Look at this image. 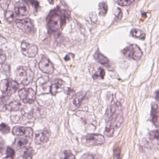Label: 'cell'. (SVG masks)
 <instances>
[{
  "label": "cell",
  "instance_id": "obj_18",
  "mask_svg": "<svg viewBox=\"0 0 159 159\" xmlns=\"http://www.w3.org/2000/svg\"><path fill=\"white\" fill-rule=\"evenodd\" d=\"M30 143L29 138L25 137H18L16 138L15 141V145L17 148H22L26 146Z\"/></svg>",
  "mask_w": 159,
  "mask_h": 159
},
{
  "label": "cell",
  "instance_id": "obj_8",
  "mask_svg": "<svg viewBox=\"0 0 159 159\" xmlns=\"http://www.w3.org/2000/svg\"><path fill=\"white\" fill-rule=\"evenodd\" d=\"M62 18L58 14H54L50 17L48 22V28L50 32L57 31L63 23Z\"/></svg>",
  "mask_w": 159,
  "mask_h": 159
},
{
  "label": "cell",
  "instance_id": "obj_16",
  "mask_svg": "<svg viewBox=\"0 0 159 159\" xmlns=\"http://www.w3.org/2000/svg\"><path fill=\"white\" fill-rule=\"evenodd\" d=\"M94 58L96 60L98 61L100 64L107 67V69L110 68V63H109V61L108 59L105 57L102 54H101L99 51H97L95 52L94 54Z\"/></svg>",
  "mask_w": 159,
  "mask_h": 159
},
{
  "label": "cell",
  "instance_id": "obj_23",
  "mask_svg": "<svg viewBox=\"0 0 159 159\" xmlns=\"http://www.w3.org/2000/svg\"><path fill=\"white\" fill-rule=\"evenodd\" d=\"M105 75V72L102 68H100L97 72L95 73L93 75V79H103Z\"/></svg>",
  "mask_w": 159,
  "mask_h": 159
},
{
  "label": "cell",
  "instance_id": "obj_29",
  "mask_svg": "<svg viewBox=\"0 0 159 159\" xmlns=\"http://www.w3.org/2000/svg\"><path fill=\"white\" fill-rule=\"evenodd\" d=\"M10 129L8 125L5 123L0 124V131L4 134L10 132Z\"/></svg>",
  "mask_w": 159,
  "mask_h": 159
},
{
  "label": "cell",
  "instance_id": "obj_6",
  "mask_svg": "<svg viewBox=\"0 0 159 159\" xmlns=\"http://www.w3.org/2000/svg\"><path fill=\"white\" fill-rule=\"evenodd\" d=\"M51 85L49 82V80L47 76L40 77L36 82V90L38 94L48 93L50 92Z\"/></svg>",
  "mask_w": 159,
  "mask_h": 159
},
{
  "label": "cell",
  "instance_id": "obj_9",
  "mask_svg": "<svg viewBox=\"0 0 159 159\" xmlns=\"http://www.w3.org/2000/svg\"><path fill=\"white\" fill-rule=\"evenodd\" d=\"M21 50L22 54L28 57H34L38 53V48L35 45L27 42L22 43Z\"/></svg>",
  "mask_w": 159,
  "mask_h": 159
},
{
  "label": "cell",
  "instance_id": "obj_5",
  "mask_svg": "<svg viewBox=\"0 0 159 159\" xmlns=\"http://www.w3.org/2000/svg\"><path fill=\"white\" fill-rule=\"evenodd\" d=\"M17 27L27 34H33L35 33V28L33 21L30 18L17 19L15 21Z\"/></svg>",
  "mask_w": 159,
  "mask_h": 159
},
{
  "label": "cell",
  "instance_id": "obj_28",
  "mask_svg": "<svg viewBox=\"0 0 159 159\" xmlns=\"http://www.w3.org/2000/svg\"><path fill=\"white\" fill-rule=\"evenodd\" d=\"M14 14L13 11L7 10L5 14V19L8 22H12L14 20Z\"/></svg>",
  "mask_w": 159,
  "mask_h": 159
},
{
  "label": "cell",
  "instance_id": "obj_12",
  "mask_svg": "<svg viewBox=\"0 0 159 159\" xmlns=\"http://www.w3.org/2000/svg\"><path fill=\"white\" fill-rule=\"evenodd\" d=\"M39 67L43 72L47 74H52L54 72V66L47 58L43 57L42 58L39 63Z\"/></svg>",
  "mask_w": 159,
  "mask_h": 159
},
{
  "label": "cell",
  "instance_id": "obj_36",
  "mask_svg": "<svg viewBox=\"0 0 159 159\" xmlns=\"http://www.w3.org/2000/svg\"><path fill=\"white\" fill-rule=\"evenodd\" d=\"M2 159H14L12 157H6L3 158Z\"/></svg>",
  "mask_w": 159,
  "mask_h": 159
},
{
  "label": "cell",
  "instance_id": "obj_14",
  "mask_svg": "<svg viewBox=\"0 0 159 159\" xmlns=\"http://www.w3.org/2000/svg\"><path fill=\"white\" fill-rule=\"evenodd\" d=\"M85 96H86V93L83 92H81L76 94L72 98L69 104V107L70 110L74 111L78 108Z\"/></svg>",
  "mask_w": 159,
  "mask_h": 159
},
{
  "label": "cell",
  "instance_id": "obj_26",
  "mask_svg": "<svg viewBox=\"0 0 159 159\" xmlns=\"http://www.w3.org/2000/svg\"><path fill=\"white\" fill-rule=\"evenodd\" d=\"M11 0H0V6L4 11H7Z\"/></svg>",
  "mask_w": 159,
  "mask_h": 159
},
{
  "label": "cell",
  "instance_id": "obj_4",
  "mask_svg": "<svg viewBox=\"0 0 159 159\" xmlns=\"http://www.w3.org/2000/svg\"><path fill=\"white\" fill-rule=\"evenodd\" d=\"M123 55L135 61L140 60L143 56V53L140 48L135 44L130 45L122 51Z\"/></svg>",
  "mask_w": 159,
  "mask_h": 159
},
{
  "label": "cell",
  "instance_id": "obj_3",
  "mask_svg": "<svg viewBox=\"0 0 159 159\" xmlns=\"http://www.w3.org/2000/svg\"><path fill=\"white\" fill-rule=\"evenodd\" d=\"M19 88L18 83L12 80H3L0 84V89L7 95H11L16 92Z\"/></svg>",
  "mask_w": 159,
  "mask_h": 159
},
{
  "label": "cell",
  "instance_id": "obj_35",
  "mask_svg": "<svg viewBox=\"0 0 159 159\" xmlns=\"http://www.w3.org/2000/svg\"><path fill=\"white\" fill-rule=\"evenodd\" d=\"M156 99L157 101L159 102V90L156 92Z\"/></svg>",
  "mask_w": 159,
  "mask_h": 159
},
{
  "label": "cell",
  "instance_id": "obj_21",
  "mask_svg": "<svg viewBox=\"0 0 159 159\" xmlns=\"http://www.w3.org/2000/svg\"><path fill=\"white\" fill-rule=\"evenodd\" d=\"M7 108L12 112L20 111L21 109V105L18 102H13L7 105Z\"/></svg>",
  "mask_w": 159,
  "mask_h": 159
},
{
  "label": "cell",
  "instance_id": "obj_31",
  "mask_svg": "<svg viewBox=\"0 0 159 159\" xmlns=\"http://www.w3.org/2000/svg\"><path fill=\"white\" fill-rule=\"evenodd\" d=\"M6 155L7 157H13L15 155V151H14L13 148L9 147H8L7 148Z\"/></svg>",
  "mask_w": 159,
  "mask_h": 159
},
{
  "label": "cell",
  "instance_id": "obj_37",
  "mask_svg": "<svg viewBox=\"0 0 159 159\" xmlns=\"http://www.w3.org/2000/svg\"><path fill=\"white\" fill-rule=\"evenodd\" d=\"M54 0H48V2H49L50 3L52 4L53 3V2H54Z\"/></svg>",
  "mask_w": 159,
  "mask_h": 159
},
{
  "label": "cell",
  "instance_id": "obj_30",
  "mask_svg": "<svg viewBox=\"0 0 159 159\" xmlns=\"http://www.w3.org/2000/svg\"><path fill=\"white\" fill-rule=\"evenodd\" d=\"M113 159H121V149L120 148H114Z\"/></svg>",
  "mask_w": 159,
  "mask_h": 159
},
{
  "label": "cell",
  "instance_id": "obj_34",
  "mask_svg": "<svg viewBox=\"0 0 159 159\" xmlns=\"http://www.w3.org/2000/svg\"><path fill=\"white\" fill-rule=\"evenodd\" d=\"M150 136L152 139H159V130H155L151 132Z\"/></svg>",
  "mask_w": 159,
  "mask_h": 159
},
{
  "label": "cell",
  "instance_id": "obj_1",
  "mask_svg": "<svg viewBox=\"0 0 159 159\" xmlns=\"http://www.w3.org/2000/svg\"><path fill=\"white\" fill-rule=\"evenodd\" d=\"M34 74L30 68L27 66H19L16 71L15 81L18 84L28 85L32 80Z\"/></svg>",
  "mask_w": 159,
  "mask_h": 159
},
{
  "label": "cell",
  "instance_id": "obj_10",
  "mask_svg": "<svg viewBox=\"0 0 159 159\" xmlns=\"http://www.w3.org/2000/svg\"><path fill=\"white\" fill-rule=\"evenodd\" d=\"M50 136V132L47 129L37 131L35 133L34 142L37 145L46 143L49 141Z\"/></svg>",
  "mask_w": 159,
  "mask_h": 159
},
{
  "label": "cell",
  "instance_id": "obj_32",
  "mask_svg": "<svg viewBox=\"0 0 159 159\" xmlns=\"http://www.w3.org/2000/svg\"><path fill=\"white\" fill-rule=\"evenodd\" d=\"M6 59V55L2 49H0V64L4 63Z\"/></svg>",
  "mask_w": 159,
  "mask_h": 159
},
{
  "label": "cell",
  "instance_id": "obj_15",
  "mask_svg": "<svg viewBox=\"0 0 159 159\" xmlns=\"http://www.w3.org/2000/svg\"><path fill=\"white\" fill-rule=\"evenodd\" d=\"M151 114L153 123L159 128V108L157 104L154 102L152 104Z\"/></svg>",
  "mask_w": 159,
  "mask_h": 159
},
{
  "label": "cell",
  "instance_id": "obj_13",
  "mask_svg": "<svg viewBox=\"0 0 159 159\" xmlns=\"http://www.w3.org/2000/svg\"><path fill=\"white\" fill-rule=\"evenodd\" d=\"M30 9L28 3L25 2H19L15 6V12L17 16H24L28 15Z\"/></svg>",
  "mask_w": 159,
  "mask_h": 159
},
{
  "label": "cell",
  "instance_id": "obj_2",
  "mask_svg": "<svg viewBox=\"0 0 159 159\" xmlns=\"http://www.w3.org/2000/svg\"><path fill=\"white\" fill-rule=\"evenodd\" d=\"M82 143L83 145L88 147L101 145L105 143V139L102 134H91L83 137Z\"/></svg>",
  "mask_w": 159,
  "mask_h": 159
},
{
  "label": "cell",
  "instance_id": "obj_25",
  "mask_svg": "<svg viewBox=\"0 0 159 159\" xmlns=\"http://www.w3.org/2000/svg\"><path fill=\"white\" fill-rule=\"evenodd\" d=\"M115 129V128H113L112 126L107 124L106 127L104 132V134L106 136L108 137H112L113 134H114Z\"/></svg>",
  "mask_w": 159,
  "mask_h": 159
},
{
  "label": "cell",
  "instance_id": "obj_27",
  "mask_svg": "<svg viewBox=\"0 0 159 159\" xmlns=\"http://www.w3.org/2000/svg\"><path fill=\"white\" fill-rule=\"evenodd\" d=\"M117 3L120 6H128L134 2V0H117Z\"/></svg>",
  "mask_w": 159,
  "mask_h": 159
},
{
  "label": "cell",
  "instance_id": "obj_22",
  "mask_svg": "<svg viewBox=\"0 0 159 159\" xmlns=\"http://www.w3.org/2000/svg\"><path fill=\"white\" fill-rule=\"evenodd\" d=\"M99 15L101 16H105L108 10V6L106 2H102L99 4Z\"/></svg>",
  "mask_w": 159,
  "mask_h": 159
},
{
  "label": "cell",
  "instance_id": "obj_11",
  "mask_svg": "<svg viewBox=\"0 0 159 159\" xmlns=\"http://www.w3.org/2000/svg\"><path fill=\"white\" fill-rule=\"evenodd\" d=\"M13 134L17 136H25L29 139H32L33 136V130L30 128L16 126L12 130Z\"/></svg>",
  "mask_w": 159,
  "mask_h": 159
},
{
  "label": "cell",
  "instance_id": "obj_19",
  "mask_svg": "<svg viewBox=\"0 0 159 159\" xmlns=\"http://www.w3.org/2000/svg\"><path fill=\"white\" fill-rule=\"evenodd\" d=\"M131 35L134 38H137L140 40H144L145 39L146 34L143 31L139 29H133L131 31Z\"/></svg>",
  "mask_w": 159,
  "mask_h": 159
},
{
  "label": "cell",
  "instance_id": "obj_20",
  "mask_svg": "<svg viewBox=\"0 0 159 159\" xmlns=\"http://www.w3.org/2000/svg\"><path fill=\"white\" fill-rule=\"evenodd\" d=\"M34 155V151L32 148H26L24 151L21 157L19 159H32Z\"/></svg>",
  "mask_w": 159,
  "mask_h": 159
},
{
  "label": "cell",
  "instance_id": "obj_7",
  "mask_svg": "<svg viewBox=\"0 0 159 159\" xmlns=\"http://www.w3.org/2000/svg\"><path fill=\"white\" fill-rule=\"evenodd\" d=\"M20 98L25 103L31 104L36 98V94L34 90L31 89H22L19 91Z\"/></svg>",
  "mask_w": 159,
  "mask_h": 159
},
{
  "label": "cell",
  "instance_id": "obj_33",
  "mask_svg": "<svg viewBox=\"0 0 159 159\" xmlns=\"http://www.w3.org/2000/svg\"><path fill=\"white\" fill-rule=\"evenodd\" d=\"M80 159H99L96 156L91 154H86L82 156Z\"/></svg>",
  "mask_w": 159,
  "mask_h": 159
},
{
  "label": "cell",
  "instance_id": "obj_24",
  "mask_svg": "<svg viewBox=\"0 0 159 159\" xmlns=\"http://www.w3.org/2000/svg\"><path fill=\"white\" fill-rule=\"evenodd\" d=\"M61 159H75V156L70 150H65L61 156Z\"/></svg>",
  "mask_w": 159,
  "mask_h": 159
},
{
  "label": "cell",
  "instance_id": "obj_17",
  "mask_svg": "<svg viewBox=\"0 0 159 159\" xmlns=\"http://www.w3.org/2000/svg\"><path fill=\"white\" fill-rule=\"evenodd\" d=\"M63 89V84L61 81H58L57 83H53L51 85L50 88V93L52 95H55L62 91Z\"/></svg>",
  "mask_w": 159,
  "mask_h": 159
}]
</instances>
